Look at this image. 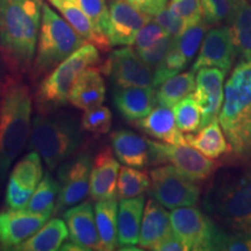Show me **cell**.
Masks as SVG:
<instances>
[{
	"label": "cell",
	"instance_id": "obj_1",
	"mask_svg": "<svg viewBox=\"0 0 251 251\" xmlns=\"http://www.w3.org/2000/svg\"><path fill=\"white\" fill-rule=\"evenodd\" d=\"M43 0H0V47L17 67L34 61Z\"/></svg>",
	"mask_w": 251,
	"mask_h": 251
},
{
	"label": "cell",
	"instance_id": "obj_2",
	"mask_svg": "<svg viewBox=\"0 0 251 251\" xmlns=\"http://www.w3.org/2000/svg\"><path fill=\"white\" fill-rule=\"evenodd\" d=\"M219 122L231 151L251 157V62L241 61L226 83Z\"/></svg>",
	"mask_w": 251,
	"mask_h": 251
},
{
	"label": "cell",
	"instance_id": "obj_3",
	"mask_svg": "<svg viewBox=\"0 0 251 251\" xmlns=\"http://www.w3.org/2000/svg\"><path fill=\"white\" fill-rule=\"evenodd\" d=\"M33 99L23 83H12L2 90L0 100V177L26 147L31 133Z\"/></svg>",
	"mask_w": 251,
	"mask_h": 251
},
{
	"label": "cell",
	"instance_id": "obj_4",
	"mask_svg": "<svg viewBox=\"0 0 251 251\" xmlns=\"http://www.w3.org/2000/svg\"><path fill=\"white\" fill-rule=\"evenodd\" d=\"M87 43L62 15L47 2L42 5V17L34 57V76H42L54 70L59 63Z\"/></svg>",
	"mask_w": 251,
	"mask_h": 251
},
{
	"label": "cell",
	"instance_id": "obj_5",
	"mask_svg": "<svg viewBox=\"0 0 251 251\" xmlns=\"http://www.w3.org/2000/svg\"><path fill=\"white\" fill-rule=\"evenodd\" d=\"M100 61L99 49L85 43L59 63L39 85L35 103L40 112H49L68 102L69 94L78 77Z\"/></svg>",
	"mask_w": 251,
	"mask_h": 251
},
{
	"label": "cell",
	"instance_id": "obj_6",
	"mask_svg": "<svg viewBox=\"0 0 251 251\" xmlns=\"http://www.w3.org/2000/svg\"><path fill=\"white\" fill-rule=\"evenodd\" d=\"M80 143L81 136L75 122L41 114L33 119L29 148L40 153L49 170L71 156Z\"/></svg>",
	"mask_w": 251,
	"mask_h": 251
},
{
	"label": "cell",
	"instance_id": "obj_7",
	"mask_svg": "<svg viewBox=\"0 0 251 251\" xmlns=\"http://www.w3.org/2000/svg\"><path fill=\"white\" fill-rule=\"evenodd\" d=\"M203 206L230 227L246 231L251 216V172L222 178L208 191Z\"/></svg>",
	"mask_w": 251,
	"mask_h": 251
},
{
	"label": "cell",
	"instance_id": "obj_8",
	"mask_svg": "<svg viewBox=\"0 0 251 251\" xmlns=\"http://www.w3.org/2000/svg\"><path fill=\"white\" fill-rule=\"evenodd\" d=\"M150 196L165 208L196 206L200 198V187L174 165H164L150 172Z\"/></svg>",
	"mask_w": 251,
	"mask_h": 251
},
{
	"label": "cell",
	"instance_id": "obj_9",
	"mask_svg": "<svg viewBox=\"0 0 251 251\" xmlns=\"http://www.w3.org/2000/svg\"><path fill=\"white\" fill-rule=\"evenodd\" d=\"M149 142L152 150V162L170 163L192 180L207 179L218 166L213 159L202 155L188 143L170 144L150 140Z\"/></svg>",
	"mask_w": 251,
	"mask_h": 251
},
{
	"label": "cell",
	"instance_id": "obj_10",
	"mask_svg": "<svg viewBox=\"0 0 251 251\" xmlns=\"http://www.w3.org/2000/svg\"><path fill=\"white\" fill-rule=\"evenodd\" d=\"M170 225L188 250H213L220 231L211 219L193 206L175 208L170 214Z\"/></svg>",
	"mask_w": 251,
	"mask_h": 251
},
{
	"label": "cell",
	"instance_id": "obj_11",
	"mask_svg": "<svg viewBox=\"0 0 251 251\" xmlns=\"http://www.w3.org/2000/svg\"><path fill=\"white\" fill-rule=\"evenodd\" d=\"M100 71L111 77L118 89L153 87V69L147 65L130 46L112 51Z\"/></svg>",
	"mask_w": 251,
	"mask_h": 251
},
{
	"label": "cell",
	"instance_id": "obj_12",
	"mask_svg": "<svg viewBox=\"0 0 251 251\" xmlns=\"http://www.w3.org/2000/svg\"><path fill=\"white\" fill-rule=\"evenodd\" d=\"M151 19L126 0H111L106 36L112 47L133 46L137 31Z\"/></svg>",
	"mask_w": 251,
	"mask_h": 251
},
{
	"label": "cell",
	"instance_id": "obj_13",
	"mask_svg": "<svg viewBox=\"0 0 251 251\" xmlns=\"http://www.w3.org/2000/svg\"><path fill=\"white\" fill-rule=\"evenodd\" d=\"M92 162L89 155H81L59 172V193L55 213L77 205L87 197L90 191V175Z\"/></svg>",
	"mask_w": 251,
	"mask_h": 251
},
{
	"label": "cell",
	"instance_id": "obj_14",
	"mask_svg": "<svg viewBox=\"0 0 251 251\" xmlns=\"http://www.w3.org/2000/svg\"><path fill=\"white\" fill-rule=\"evenodd\" d=\"M50 216L26 208L0 212V248L14 250L15 247L35 234Z\"/></svg>",
	"mask_w": 251,
	"mask_h": 251
},
{
	"label": "cell",
	"instance_id": "obj_15",
	"mask_svg": "<svg viewBox=\"0 0 251 251\" xmlns=\"http://www.w3.org/2000/svg\"><path fill=\"white\" fill-rule=\"evenodd\" d=\"M235 56L228 26L211 28L202 40L192 71L197 72L201 68H218L227 74L233 67Z\"/></svg>",
	"mask_w": 251,
	"mask_h": 251
},
{
	"label": "cell",
	"instance_id": "obj_16",
	"mask_svg": "<svg viewBox=\"0 0 251 251\" xmlns=\"http://www.w3.org/2000/svg\"><path fill=\"white\" fill-rule=\"evenodd\" d=\"M197 72L196 90L193 96L201 114L200 128H202L219 117L224 101V79L226 74L218 68H201Z\"/></svg>",
	"mask_w": 251,
	"mask_h": 251
},
{
	"label": "cell",
	"instance_id": "obj_17",
	"mask_svg": "<svg viewBox=\"0 0 251 251\" xmlns=\"http://www.w3.org/2000/svg\"><path fill=\"white\" fill-rule=\"evenodd\" d=\"M63 218L67 224L69 238L81 250H102L92 202H79L69 207L63 213Z\"/></svg>",
	"mask_w": 251,
	"mask_h": 251
},
{
	"label": "cell",
	"instance_id": "obj_18",
	"mask_svg": "<svg viewBox=\"0 0 251 251\" xmlns=\"http://www.w3.org/2000/svg\"><path fill=\"white\" fill-rule=\"evenodd\" d=\"M120 163L109 147H103L94 157L90 175L91 199L97 201L117 199V183Z\"/></svg>",
	"mask_w": 251,
	"mask_h": 251
},
{
	"label": "cell",
	"instance_id": "obj_19",
	"mask_svg": "<svg viewBox=\"0 0 251 251\" xmlns=\"http://www.w3.org/2000/svg\"><path fill=\"white\" fill-rule=\"evenodd\" d=\"M112 148L118 161L135 169L146 168L152 162V150L148 139L127 129L111 134Z\"/></svg>",
	"mask_w": 251,
	"mask_h": 251
},
{
	"label": "cell",
	"instance_id": "obj_20",
	"mask_svg": "<svg viewBox=\"0 0 251 251\" xmlns=\"http://www.w3.org/2000/svg\"><path fill=\"white\" fill-rule=\"evenodd\" d=\"M119 113L128 121L140 120L157 105L155 87H125L118 89L113 98Z\"/></svg>",
	"mask_w": 251,
	"mask_h": 251
},
{
	"label": "cell",
	"instance_id": "obj_21",
	"mask_svg": "<svg viewBox=\"0 0 251 251\" xmlns=\"http://www.w3.org/2000/svg\"><path fill=\"white\" fill-rule=\"evenodd\" d=\"M134 126L144 134L165 143H187L183 133L176 125L174 111L165 106H155L148 115L134 121Z\"/></svg>",
	"mask_w": 251,
	"mask_h": 251
},
{
	"label": "cell",
	"instance_id": "obj_22",
	"mask_svg": "<svg viewBox=\"0 0 251 251\" xmlns=\"http://www.w3.org/2000/svg\"><path fill=\"white\" fill-rule=\"evenodd\" d=\"M50 5L57 9L70 26L89 43H92L101 51H107L111 48L108 37L96 29L89 17L74 0H47Z\"/></svg>",
	"mask_w": 251,
	"mask_h": 251
},
{
	"label": "cell",
	"instance_id": "obj_23",
	"mask_svg": "<svg viewBox=\"0 0 251 251\" xmlns=\"http://www.w3.org/2000/svg\"><path fill=\"white\" fill-rule=\"evenodd\" d=\"M146 203L142 196L121 199L118 207V242L122 250L139 244L141 222Z\"/></svg>",
	"mask_w": 251,
	"mask_h": 251
},
{
	"label": "cell",
	"instance_id": "obj_24",
	"mask_svg": "<svg viewBox=\"0 0 251 251\" xmlns=\"http://www.w3.org/2000/svg\"><path fill=\"white\" fill-rule=\"evenodd\" d=\"M106 87L100 71L89 68L78 77L69 94L68 101L76 108L86 109L102 105L105 101Z\"/></svg>",
	"mask_w": 251,
	"mask_h": 251
},
{
	"label": "cell",
	"instance_id": "obj_25",
	"mask_svg": "<svg viewBox=\"0 0 251 251\" xmlns=\"http://www.w3.org/2000/svg\"><path fill=\"white\" fill-rule=\"evenodd\" d=\"M171 230L170 214L165 211V207L153 198L149 199L143 209L139 238L140 247L151 250V248L170 234Z\"/></svg>",
	"mask_w": 251,
	"mask_h": 251
},
{
	"label": "cell",
	"instance_id": "obj_26",
	"mask_svg": "<svg viewBox=\"0 0 251 251\" xmlns=\"http://www.w3.org/2000/svg\"><path fill=\"white\" fill-rule=\"evenodd\" d=\"M227 24L235 54L251 62V5L247 0H238Z\"/></svg>",
	"mask_w": 251,
	"mask_h": 251
},
{
	"label": "cell",
	"instance_id": "obj_27",
	"mask_svg": "<svg viewBox=\"0 0 251 251\" xmlns=\"http://www.w3.org/2000/svg\"><path fill=\"white\" fill-rule=\"evenodd\" d=\"M185 140L188 144L199 150L202 155L211 159H218L219 157L231 152L230 144L226 139L218 118L212 120L205 127L200 128V131L197 134H187Z\"/></svg>",
	"mask_w": 251,
	"mask_h": 251
},
{
	"label": "cell",
	"instance_id": "obj_28",
	"mask_svg": "<svg viewBox=\"0 0 251 251\" xmlns=\"http://www.w3.org/2000/svg\"><path fill=\"white\" fill-rule=\"evenodd\" d=\"M69 238V230L64 220H48L35 234L25 242L19 244L14 250L19 251H57Z\"/></svg>",
	"mask_w": 251,
	"mask_h": 251
},
{
	"label": "cell",
	"instance_id": "obj_29",
	"mask_svg": "<svg viewBox=\"0 0 251 251\" xmlns=\"http://www.w3.org/2000/svg\"><path fill=\"white\" fill-rule=\"evenodd\" d=\"M118 202L114 200L97 201L94 206L96 225L102 250L112 251L119 247L118 242Z\"/></svg>",
	"mask_w": 251,
	"mask_h": 251
},
{
	"label": "cell",
	"instance_id": "obj_30",
	"mask_svg": "<svg viewBox=\"0 0 251 251\" xmlns=\"http://www.w3.org/2000/svg\"><path fill=\"white\" fill-rule=\"evenodd\" d=\"M194 90L196 77L193 71L176 75L156 87L157 105L172 108L178 101L193 93Z\"/></svg>",
	"mask_w": 251,
	"mask_h": 251
},
{
	"label": "cell",
	"instance_id": "obj_31",
	"mask_svg": "<svg viewBox=\"0 0 251 251\" xmlns=\"http://www.w3.org/2000/svg\"><path fill=\"white\" fill-rule=\"evenodd\" d=\"M43 177V166L41 156L35 150L19 161L9 176V179L13 180L20 186L28 190L35 191V188Z\"/></svg>",
	"mask_w": 251,
	"mask_h": 251
},
{
	"label": "cell",
	"instance_id": "obj_32",
	"mask_svg": "<svg viewBox=\"0 0 251 251\" xmlns=\"http://www.w3.org/2000/svg\"><path fill=\"white\" fill-rule=\"evenodd\" d=\"M151 179L146 172L130 166H121L117 183V196L119 199H129L142 196L150 188Z\"/></svg>",
	"mask_w": 251,
	"mask_h": 251
},
{
	"label": "cell",
	"instance_id": "obj_33",
	"mask_svg": "<svg viewBox=\"0 0 251 251\" xmlns=\"http://www.w3.org/2000/svg\"><path fill=\"white\" fill-rule=\"evenodd\" d=\"M58 193L59 184L52 179L51 176L46 175L36 186L26 209L33 213L52 215Z\"/></svg>",
	"mask_w": 251,
	"mask_h": 251
},
{
	"label": "cell",
	"instance_id": "obj_34",
	"mask_svg": "<svg viewBox=\"0 0 251 251\" xmlns=\"http://www.w3.org/2000/svg\"><path fill=\"white\" fill-rule=\"evenodd\" d=\"M176 125L181 133H197L201 126V114L193 93L188 94L172 107Z\"/></svg>",
	"mask_w": 251,
	"mask_h": 251
},
{
	"label": "cell",
	"instance_id": "obj_35",
	"mask_svg": "<svg viewBox=\"0 0 251 251\" xmlns=\"http://www.w3.org/2000/svg\"><path fill=\"white\" fill-rule=\"evenodd\" d=\"M207 25L203 19L199 23L188 26L179 37L176 39V48L184 56L185 59L190 63L194 58V56L201 46L203 37L206 35Z\"/></svg>",
	"mask_w": 251,
	"mask_h": 251
},
{
	"label": "cell",
	"instance_id": "obj_36",
	"mask_svg": "<svg viewBox=\"0 0 251 251\" xmlns=\"http://www.w3.org/2000/svg\"><path fill=\"white\" fill-rule=\"evenodd\" d=\"M187 64L188 62L175 46L163 58V61L153 69V87L156 89L163 81L179 74L181 70L186 68Z\"/></svg>",
	"mask_w": 251,
	"mask_h": 251
},
{
	"label": "cell",
	"instance_id": "obj_37",
	"mask_svg": "<svg viewBox=\"0 0 251 251\" xmlns=\"http://www.w3.org/2000/svg\"><path fill=\"white\" fill-rule=\"evenodd\" d=\"M112 126V113L106 106L86 109L81 118V128L89 133L101 135L107 134Z\"/></svg>",
	"mask_w": 251,
	"mask_h": 251
},
{
	"label": "cell",
	"instance_id": "obj_38",
	"mask_svg": "<svg viewBox=\"0 0 251 251\" xmlns=\"http://www.w3.org/2000/svg\"><path fill=\"white\" fill-rule=\"evenodd\" d=\"M237 1L238 0H201L203 21L208 26L224 21L228 23Z\"/></svg>",
	"mask_w": 251,
	"mask_h": 251
},
{
	"label": "cell",
	"instance_id": "obj_39",
	"mask_svg": "<svg viewBox=\"0 0 251 251\" xmlns=\"http://www.w3.org/2000/svg\"><path fill=\"white\" fill-rule=\"evenodd\" d=\"M83 9L96 29L105 34L108 23V5L106 0H74Z\"/></svg>",
	"mask_w": 251,
	"mask_h": 251
},
{
	"label": "cell",
	"instance_id": "obj_40",
	"mask_svg": "<svg viewBox=\"0 0 251 251\" xmlns=\"http://www.w3.org/2000/svg\"><path fill=\"white\" fill-rule=\"evenodd\" d=\"M169 9L187 27L202 20L201 0H170Z\"/></svg>",
	"mask_w": 251,
	"mask_h": 251
},
{
	"label": "cell",
	"instance_id": "obj_41",
	"mask_svg": "<svg viewBox=\"0 0 251 251\" xmlns=\"http://www.w3.org/2000/svg\"><path fill=\"white\" fill-rule=\"evenodd\" d=\"M176 46V39L170 35H166L156 42L155 45L148 47V48L136 51L141 59L149 65L151 69H155L157 65L163 61V58L168 55V52Z\"/></svg>",
	"mask_w": 251,
	"mask_h": 251
},
{
	"label": "cell",
	"instance_id": "obj_42",
	"mask_svg": "<svg viewBox=\"0 0 251 251\" xmlns=\"http://www.w3.org/2000/svg\"><path fill=\"white\" fill-rule=\"evenodd\" d=\"M213 250L251 251V233L241 231L237 234L228 235L219 231Z\"/></svg>",
	"mask_w": 251,
	"mask_h": 251
},
{
	"label": "cell",
	"instance_id": "obj_43",
	"mask_svg": "<svg viewBox=\"0 0 251 251\" xmlns=\"http://www.w3.org/2000/svg\"><path fill=\"white\" fill-rule=\"evenodd\" d=\"M166 35L168 34L165 33V30L153 19H151L149 23H147L137 31L133 43L134 49L136 51H140V50L148 48V47L155 45L156 42H158L159 40H162Z\"/></svg>",
	"mask_w": 251,
	"mask_h": 251
},
{
	"label": "cell",
	"instance_id": "obj_44",
	"mask_svg": "<svg viewBox=\"0 0 251 251\" xmlns=\"http://www.w3.org/2000/svg\"><path fill=\"white\" fill-rule=\"evenodd\" d=\"M34 191L25 188L13 180L8 179L7 188H6L5 202L9 209H25L29 202Z\"/></svg>",
	"mask_w": 251,
	"mask_h": 251
},
{
	"label": "cell",
	"instance_id": "obj_45",
	"mask_svg": "<svg viewBox=\"0 0 251 251\" xmlns=\"http://www.w3.org/2000/svg\"><path fill=\"white\" fill-rule=\"evenodd\" d=\"M152 19L165 30L168 35L175 37V39L179 37L180 34L187 28L186 25L179 18L171 13L169 7L161 9L158 13L153 15Z\"/></svg>",
	"mask_w": 251,
	"mask_h": 251
},
{
	"label": "cell",
	"instance_id": "obj_46",
	"mask_svg": "<svg viewBox=\"0 0 251 251\" xmlns=\"http://www.w3.org/2000/svg\"><path fill=\"white\" fill-rule=\"evenodd\" d=\"M126 1L129 2L139 11L143 12L144 14H148L152 18L161 9L166 7L169 0H126Z\"/></svg>",
	"mask_w": 251,
	"mask_h": 251
},
{
	"label": "cell",
	"instance_id": "obj_47",
	"mask_svg": "<svg viewBox=\"0 0 251 251\" xmlns=\"http://www.w3.org/2000/svg\"><path fill=\"white\" fill-rule=\"evenodd\" d=\"M151 250L155 251H185L188 250L186 244L180 240L179 237L176 235L174 231L171 230L170 234H168L163 238L162 241H159L158 243L155 244L151 248Z\"/></svg>",
	"mask_w": 251,
	"mask_h": 251
},
{
	"label": "cell",
	"instance_id": "obj_48",
	"mask_svg": "<svg viewBox=\"0 0 251 251\" xmlns=\"http://www.w3.org/2000/svg\"><path fill=\"white\" fill-rule=\"evenodd\" d=\"M59 250H65V251H81V248L78 246V244H76L75 242H72V241L70 240L69 242L67 243H63L61 249Z\"/></svg>",
	"mask_w": 251,
	"mask_h": 251
}]
</instances>
